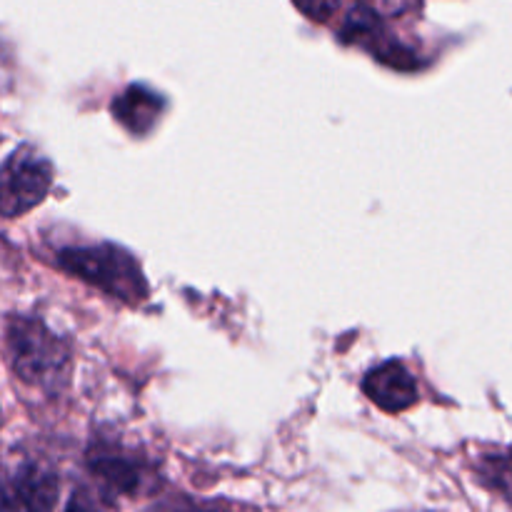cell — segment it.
I'll return each mask as SVG.
<instances>
[{
  "mask_svg": "<svg viewBox=\"0 0 512 512\" xmlns=\"http://www.w3.org/2000/svg\"><path fill=\"white\" fill-rule=\"evenodd\" d=\"M53 185V165L33 148L20 145L0 165V218H18L38 208Z\"/></svg>",
  "mask_w": 512,
  "mask_h": 512,
  "instance_id": "obj_3",
  "label": "cell"
},
{
  "mask_svg": "<svg viewBox=\"0 0 512 512\" xmlns=\"http://www.w3.org/2000/svg\"><path fill=\"white\" fill-rule=\"evenodd\" d=\"M58 490L53 470L33 460L0 470V510H50L58 503Z\"/></svg>",
  "mask_w": 512,
  "mask_h": 512,
  "instance_id": "obj_4",
  "label": "cell"
},
{
  "mask_svg": "<svg viewBox=\"0 0 512 512\" xmlns=\"http://www.w3.org/2000/svg\"><path fill=\"white\" fill-rule=\"evenodd\" d=\"M0 420H3V415H0Z\"/></svg>",
  "mask_w": 512,
  "mask_h": 512,
  "instance_id": "obj_10",
  "label": "cell"
},
{
  "mask_svg": "<svg viewBox=\"0 0 512 512\" xmlns=\"http://www.w3.org/2000/svg\"><path fill=\"white\" fill-rule=\"evenodd\" d=\"M160 110H163V100L153 90L138 88V85H133L120 98L113 100L115 120L135 135L148 133L158 120Z\"/></svg>",
  "mask_w": 512,
  "mask_h": 512,
  "instance_id": "obj_7",
  "label": "cell"
},
{
  "mask_svg": "<svg viewBox=\"0 0 512 512\" xmlns=\"http://www.w3.org/2000/svg\"><path fill=\"white\" fill-rule=\"evenodd\" d=\"M363 390L380 410L400 413L418 403V385L403 363L390 360L370 370L363 380Z\"/></svg>",
  "mask_w": 512,
  "mask_h": 512,
  "instance_id": "obj_6",
  "label": "cell"
},
{
  "mask_svg": "<svg viewBox=\"0 0 512 512\" xmlns=\"http://www.w3.org/2000/svg\"><path fill=\"white\" fill-rule=\"evenodd\" d=\"M310 20H318V23H325L330 20V15L338 8V0H293Z\"/></svg>",
  "mask_w": 512,
  "mask_h": 512,
  "instance_id": "obj_9",
  "label": "cell"
},
{
  "mask_svg": "<svg viewBox=\"0 0 512 512\" xmlns=\"http://www.w3.org/2000/svg\"><path fill=\"white\" fill-rule=\"evenodd\" d=\"M58 263L70 275L123 300V303H138L148 293L138 260L115 245L65 248L58 253Z\"/></svg>",
  "mask_w": 512,
  "mask_h": 512,
  "instance_id": "obj_2",
  "label": "cell"
},
{
  "mask_svg": "<svg viewBox=\"0 0 512 512\" xmlns=\"http://www.w3.org/2000/svg\"><path fill=\"white\" fill-rule=\"evenodd\" d=\"M88 468L105 493L110 490L118 495H140L153 480V473L143 458L115 445L108 448L105 443L90 448Z\"/></svg>",
  "mask_w": 512,
  "mask_h": 512,
  "instance_id": "obj_5",
  "label": "cell"
},
{
  "mask_svg": "<svg viewBox=\"0 0 512 512\" xmlns=\"http://www.w3.org/2000/svg\"><path fill=\"white\" fill-rule=\"evenodd\" d=\"M5 360L20 383L58 393L70 373V348L43 320L10 315L5 320Z\"/></svg>",
  "mask_w": 512,
  "mask_h": 512,
  "instance_id": "obj_1",
  "label": "cell"
},
{
  "mask_svg": "<svg viewBox=\"0 0 512 512\" xmlns=\"http://www.w3.org/2000/svg\"><path fill=\"white\" fill-rule=\"evenodd\" d=\"M480 478L488 485L490 490H495L498 495H503L505 500L512 503V458L510 455H490L480 463Z\"/></svg>",
  "mask_w": 512,
  "mask_h": 512,
  "instance_id": "obj_8",
  "label": "cell"
}]
</instances>
